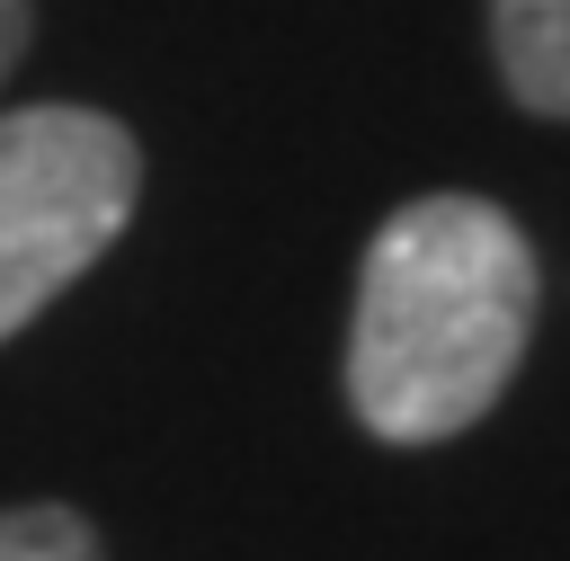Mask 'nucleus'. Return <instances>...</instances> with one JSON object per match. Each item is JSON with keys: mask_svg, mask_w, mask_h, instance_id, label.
I'll list each match as a JSON object with an SVG mask.
<instances>
[{"mask_svg": "<svg viewBox=\"0 0 570 561\" xmlns=\"http://www.w3.org/2000/svg\"><path fill=\"white\" fill-rule=\"evenodd\" d=\"M534 249L490 196H410L356 276L347 410L383 445L463 436L534 338Z\"/></svg>", "mask_w": 570, "mask_h": 561, "instance_id": "obj_1", "label": "nucleus"}, {"mask_svg": "<svg viewBox=\"0 0 570 561\" xmlns=\"http://www.w3.org/2000/svg\"><path fill=\"white\" fill-rule=\"evenodd\" d=\"M142 196V151L116 116L45 98L0 116V338L71 294Z\"/></svg>", "mask_w": 570, "mask_h": 561, "instance_id": "obj_2", "label": "nucleus"}, {"mask_svg": "<svg viewBox=\"0 0 570 561\" xmlns=\"http://www.w3.org/2000/svg\"><path fill=\"white\" fill-rule=\"evenodd\" d=\"M490 53L517 107L570 116V0H490Z\"/></svg>", "mask_w": 570, "mask_h": 561, "instance_id": "obj_3", "label": "nucleus"}, {"mask_svg": "<svg viewBox=\"0 0 570 561\" xmlns=\"http://www.w3.org/2000/svg\"><path fill=\"white\" fill-rule=\"evenodd\" d=\"M0 561H107L71 508H0Z\"/></svg>", "mask_w": 570, "mask_h": 561, "instance_id": "obj_4", "label": "nucleus"}, {"mask_svg": "<svg viewBox=\"0 0 570 561\" xmlns=\"http://www.w3.org/2000/svg\"><path fill=\"white\" fill-rule=\"evenodd\" d=\"M18 53H27V0H0V80L18 71Z\"/></svg>", "mask_w": 570, "mask_h": 561, "instance_id": "obj_5", "label": "nucleus"}]
</instances>
